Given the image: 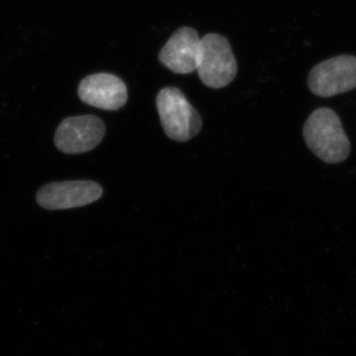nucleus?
Masks as SVG:
<instances>
[{
	"instance_id": "nucleus-1",
	"label": "nucleus",
	"mask_w": 356,
	"mask_h": 356,
	"mask_svg": "<svg viewBox=\"0 0 356 356\" xmlns=\"http://www.w3.org/2000/svg\"><path fill=\"white\" fill-rule=\"evenodd\" d=\"M303 136L309 149L325 163H343L350 156V140L331 108L315 110L304 124Z\"/></svg>"
},
{
	"instance_id": "nucleus-5",
	"label": "nucleus",
	"mask_w": 356,
	"mask_h": 356,
	"mask_svg": "<svg viewBox=\"0 0 356 356\" xmlns=\"http://www.w3.org/2000/svg\"><path fill=\"white\" fill-rule=\"evenodd\" d=\"M105 125L95 115L65 118L56 130L54 142L58 151L67 154L88 153L102 143Z\"/></svg>"
},
{
	"instance_id": "nucleus-6",
	"label": "nucleus",
	"mask_w": 356,
	"mask_h": 356,
	"mask_svg": "<svg viewBox=\"0 0 356 356\" xmlns=\"http://www.w3.org/2000/svg\"><path fill=\"white\" fill-rule=\"evenodd\" d=\"M102 194V187L90 180L51 182L39 189L36 201L44 209L67 210L95 202Z\"/></svg>"
},
{
	"instance_id": "nucleus-2",
	"label": "nucleus",
	"mask_w": 356,
	"mask_h": 356,
	"mask_svg": "<svg viewBox=\"0 0 356 356\" xmlns=\"http://www.w3.org/2000/svg\"><path fill=\"white\" fill-rule=\"evenodd\" d=\"M156 107L163 131L170 139L187 142L200 132V115L179 89H161L156 97Z\"/></svg>"
},
{
	"instance_id": "nucleus-7",
	"label": "nucleus",
	"mask_w": 356,
	"mask_h": 356,
	"mask_svg": "<svg viewBox=\"0 0 356 356\" xmlns=\"http://www.w3.org/2000/svg\"><path fill=\"white\" fill-rule=\"evenodd\" d=\"M79 97L90 106L114 111L120 109L127 102V86L114 74L105 72L91 74L79 83Z\"/></svg>"
},
{
	"instance_id": "nucleus-3",
	"label": "nucleus",
	"mask_w": 356,
	"mask_h": 356,
	"mask_svg": "<svg viewBox=\"0 0 356 356\" xmlns=\"http://www.w3.org/2000/svg\"><path fill=\"white\" fill-rule=\"evenodd\" d=\"M197 72L202 83L211 88H225L235 79L238 65L228 40L214 33L201 39Z\"/></svg>"
},
{
	"instance_id": "nucleus-4",
	"label": "nucleus",
	"mask_w": 356,
	"mask_h": 356,
	"mask_svg": "<svg viewBox=\"0 0 356 356\" xmlns=\"http://www.w3.org/2000/svg\"><path fill=\"white\" fill-rule=\"evenodd\" d=\"M311 92L318 97H332L356 88V57L337 56L320 63L308 76Z\"/></svg>"
},
{
	"instance_id": "nucleus-8",
	"label": "nucleus",
	"mask_w": 356,
	"mask_h": 356,
	"mask_svg": "<svg viewBox=\"0 0 356 356\" xmlns=\"http://www.w3.org/2000/svg\"><path fill=\"white\" fill-rule=\"evenodd\" d=\"M201 39L195 30L182 27L161 49L159 58L161 64L175 74H186L197 70Z\"/></svg>"
}]
</instances>
